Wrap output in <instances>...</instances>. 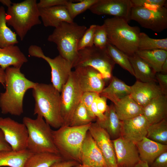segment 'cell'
<instances>
[{
    "label": "cell",
    "instance_id": "15",
    "mask_svg": "<svg viewBox=\"0 0 167 167\" xmlns=\"http://www.w3.org/2000/svg\"><path fill=\"white\" fill-rule=\"evenodd\" d=\"M112 141L118 167H133L141 161L135 143L121 136Z\"/></svg>",
    "mask_w": 167,
    "mask_h": 167
},
{
    "label": "cell",
    "instance_id": "42",
    "mask_svg": "<svg viewBox=\"0 0 167 167\" xmlns=\"http://www.w3.org/2000/svg\"><path fill=\"white\" fill-rule=\"evenodd\" d=\"M156 77L163 94L167 95V74L157 73Z\"/></svg>",
    "mask_w": 167,
    "mask_h": 167
},
{
    "label": "cell",
    "instance_id": "46",
    "mask_svg": "<svg viewBox=\"0 0 167 167\" xmlns=\"http://www.w3.org/2000/svg\"><path fill=\"white\" fill-rule=\"evenodd\" d=\"M97 98H96L92 105L91 110L94 115L96 118V120L98 121H101L104 120L105 116L104 114L101 113L97 108L96 103Z\"/></svg>",
    "mask_w": 167,
    "mask_h": 167
},
{
    "label": "cell",
    "instance_id": "22",
    "mask_svg": "<svg viewBox=\"0 0 167 167\" xmlns=\"http://www.w3.org/2000/svg\"><path fill=\"white\" fill-rule=\"evenodd\" d=\"M28 61L25 55L15 45L0 47V67L5 70L11 66L20 69Z\"/></svg>",
    "mask_w": 167,
    "mask_h": 167
},
{
    "label": "cell",
    "instance_id": "12",
    "mask_svg": "<svg viewBox=\"0 0 167 167\" xmlns=\"http://www.w3.org/2000/svg\"><path fill=\"white\" fill-rule=\"evenodd\" d=\"M0 129L12 150L19 151L27 149L28 133L24 123L9 117H0Z\"/></svg>",
    "mask_w": 167,
    "mask_h": 167
},
{
    "label": "cell",
    "instance_id": "25",
    "mask_svg": "<svg viewBox=\"0 0 167 167\" xmlns=\"http://www.w3.org/2000/svg\"><path fill=\"white\" fill-rule=\"evenodd\" d=\"M113 105L116 113L121 121L143 114V107L138 105L130 95L125 97Z\"/></svg>",
    "mask_w": 167,
    "mask_h": 167
},
{
    "label": "cell",
    "instance_id": "7",
    "mask_svg": "<svg viewBox=\"0 0 167 167\" xmlns=\"http://www.w3.org/2000/svg\"><path fill=\"white\" fill-rule=\"evenodd\" d=\"M23 123L28 133L27 149L32 154L48 152L59 154L54 142L53 130L42 117L37 116L33 119L25 117Z\"/></svg>",
    "mask_w": 167,
    "mask_h": 167
},
{
    "label": "cell",
    "instance_id": "20",
    "mask_svg": "<svg viewBox=\"0 0 167 167\" xmlns=\"http://www.w3.org/2000/svg\"><path fill=\"white\" fill-rule=\"evenodd\" d=\"M40 17L44 26L56 28L63 22H72L66 6L39 8Z\"/></svg>",
    "mask_w": 167,
    "mask_h": 167
},
{
    "label": "cell",
    "instance_id": "45",
    "mask_svg": "<svg viewBox=\"0 0 167 167\" xmlns=\"http://www.w3.org/2000/svg\"><path fill=\"white\" fill-rule=\"evenodd\" d=\"M79 164L74 161L63 160L55 162L50 167H73Z\"/></svg>",
    "mask_w": 167,
    "mask_h": 167
},
{
    "label": "cell",
    "instance_id": "54",
    "mask_svg": "<svg viewBox=\"0 0 167 167\" xmlns=\"http://www.w3.org/2000/svg\"></svg>",
    "mask_w": 167,
    "mask_h": 167
},
{
    "label": "cell",
    "instance_id": "39",
    "mask_svg": "<svg viewBox=\"0 0 167 167\" xmlns=\"http://www.w3.org/2000/svg\"><path fill=\"white\" fill-rule=\"evenodd\" d=\"M100 94L90 92H84L81 99L80 102L85 106L90 115L93 119L96 120V118L94 115L91 110V106L92 103Z\"/></svg>",
    "mask_w": 167,
    "mask_h": 167
},
{
    "label": "cell",
    "instance_id": "2",
    "mask_svg": "<svg viewBox=\"0 0 167 167\" xmlns=\"http://www.w3.org/2000/svg\"><path fill=\"white\" fill-rule=\"evenodd\" d=\"M60 93L52 84L36 83L32 89L35 101L34 114L41 117L56 129L63 125Z\"/></svg>",
    "mask_w": 167,
    "mask_h": 167
},
{
    "label": "cell",
    "instance_id": "40",
    "mask_svg": "<svg viewBox=\"0 0 167 167\" xmlns=\"http://www.w3.org/2000/svg\"><path fill=\"white\" fill-rule=\"evenodd\" d=\"M132 7H161L165 6V0H131Z\"/></svg>",
    "mask_w": 167,
    "mask_h": 167
},
{
    "label": "cell",
    "instance_id": "5",
    "mask_svg": "<svg viewBox=\"0 0 167 167\" xmlns=\"http://www.w3.org/2000/svg\"><path fill=\"white\" fill-rule=\"evenodd\" d=\"M87 29L86 26L74 22H63L55 28L47 39L56 45L59 55L73 66L78 56V43Z\"/></svg>",
    "mask_w": 167,
    "mask_h": 167
},
{
    "label": "cell",
    "instance_id": "11",
    "mask_svg": "<svg viewBox=\"0 0 167 167\" xmlns=\"http://www.w3.org/2000/svg\"><path fill=\"white\" fill-rule=\"evenodd\" d=\"M130 20L137 22L144 28L160 32L167 28V9L165 6H133Z\"/></svg>",
    "mask_w": 167,
    "mask_h": 167
},
{
    "label": "cell",
    "instance_id": "33",
    "mask_svg": "<svg viewBox=\"0 0 167 167\" xmlns=\"http://www.w3.org/2000/svg\"><path fill=\"white\" fill-rule=\"evenodd\" d=\"M106 49L115 64L119 65L134 76V71L127 55L109 43L107 46Z\"/></svg>",
    "mask_w": 167,
    "mask_h": 167
},
{
    "label": "cell",
    "instance_id": "53",
    "mask_svg": "<svg viewBox=\"0 0 167 167\" xmlns=\"http://www.w3.org/2000/svg\"></svg>",
    "mask_w": 167,
    "mask_h": 167
},
{
    "label": "cell",
    "instance_id": "16",
    "mask_svg": "<svg viewBox=\"0 0 167 167\" xmlns=\"http://www.w3.org/2000/svg\"><path fill=\"white\" fill-rule=\"evenodd\" d=\"M81 88L84 92H90L100 94L104 88L105 81L101 74L90 66L75 68Z\"/></svg>",
    "mask_w": 167,
    "mask_h": 167
},
{
    "label": "cell",
    "instance_id": "24",
    "mask_svg": "<svg viewBox=\"0 0 167 167\" xmlns=\"http://www.w3.org/2000/svg\"><path fill=\"white\" fill-rule=\"evenodd\" d=\"M104 114L105 116L104 120L100 121L96 120V121L107 132L112 140L121 137L122 121L116 113L113 104L108 105Z\"/></svg>",
    "mask_w": 167,
    "mask_h": 167
},
{
    "label": "cell",
    "instance_id": "41",
    "mask_svg": "<svg viewBox=\"0 0 167 167\" xmlns=\"http://www.w3.org/2000/svg\"><path fill=\"white\" fill-rule=\"evenodd\" d=\"M70 0H40L37 3L39 8H45L57 6H66Z\"/></svg>",
    "mask_w": 167,
    "mask_h": 167
},
{
    "label": "cell",
    "instance_id": "30",
    "mask_svg": "<svg viewBox=\"0 0 167 167\" xmlns=\"http://www.w3.org/2000/svg\"><path fill=\"white\" fill-rule=\"evenodd\" d=\"M63 160L59 154L48 152L33 154L26 160L24 167H50Z\"/></svg>",
    "mask_w": 167,
    "mask_h": 167
},
{
    "label": "cell",
    "instance_id": "21",
    "mask_svg": "<svg viewBox=\"0 0 167 167\" xmlns=\"http://www.w3.org/2000/svg\"><path fill=\"white\" fill-rule=\"evenodd\" d=\"M143 114L149 125L167 118V95H162L152 100L143 107Z\"/></svg>",
    "mask_w": 167,
    "mask_h": 167
},
{
    "label": "cell",
    "instance_id": "38",
    "mask_svg": "<svg viewBox=\"0 0 167 167\" xmlns=\"http://www.w3.org/2000/svg\"><path fill=\"white\" fill-rule=\"evenodd\" d=\"M96 25L95 24L92 25L89 28L86 30L78 43V51L94 45V35Z\"/></svg>",
    "mask_w": 167,
    "mask_h": 167
},
{
    "label": "cell",
    "instance_id": "29",
    "mask_svg": "<svg viewBox=\"0 0 167 167\" xmlns=\"http://www.w3.org/2000/svg\"><path fill=\"white\" fill-rule=\"evenodd\" d=\"M156 73L161 72V66L167 59V51L161 49L138 50L135 53Z\"/></svg>",
    "mask_w": 167,
    "mask_h": 167
},
{
    "label": "cell",
    "instance_id": "55",
    "mask_svg": "<svg viewBox=\"0 0 167 167\" xmlns=\"http://www.w3.org/2000/svg\"></svg>",
    "mask_w": 167,
    "mask_h": 167
},
{
    "label": "cell",
    "instance_id": "14",
    "mask_svg": "<svg viewBox=\"0 0 167 167\" xmlns=\"http://www.w3.org/2000/svg\"><path fill=\"white\" fill-rule=\"evenodd\" d=\"M88 131L101 152L108 167H118L113 143L107 132L96 121L91 123Z\"/></svg>",
    "mask_w": 167,
    "mask_h": 167
},
{
    "label": "cell",
    "instance_id": "6",
    "mask_svg": "<svg viewBox=\"0 0 167 167\" xmlns=\"http://www.w3.org/2000/svg\"><path fill=\"white\" fill-rule=\"evenodd\" d=\"M6 14L7 25L14 28L21 41L33 27L41 23L36 0L13 3L7 8Z\"/></svg>",
    "mask_w": 167,
    "mask_h": 167
},
{
    "label": "cell",
    "instance_id": "37",
    "mask_svg": "<svg viewBox=\"0 0 167 167\" xmlns=\"http://www.w3.org/2000/svg\"><path fill=\"white\" fill-rule=\"evenodd\" d=\"M107 35L104 25H96L93 38V45L101 49L106 48L109 43Z\"/></svg>",
    "mask_w": 167,
    "mask_h": 167
},
{
    "label": "cell",
    "instance_id": "28",
    "mask_svg": "<svg viewBox=\"0 0 167 167\" xmlns=\"http://www.w3.org/2000/svg\"><path fill=\"white\" fill-rule=\"evenodd\" d=\"M32 154L27 149L0 151V167H24L26 160Z\"/></svg>",
    "mask_w": 167,
    "mask_h": 167
},
{
    "label": "cell",
    "instance_id": "1",
    "mask_svg": "<svg viewBox=\"0 0 167 167\" xmlns=\"http://www.w3.org/2000/svg\"><path fill=\"white\" fill-rule=\"evenodd\" d=\"M6 73L4 92L0 93V108L3 114L20 116L24 112L23 100L27 91L33 89L36 83L27 79L20 69L9 67Z\"/></svg>",
    "mask_w": 167,
    "mask_h": 167
},
{
    "label": "cell",
    "instance_id": "50",
    "mask_svg": "<svg viewBox=\"0 0 167 167\" xmlns=\"http://www.w3.org/2000/svg\"><path fill=\"white\" fill-rule=\"evenodd\" d=\"M161 73L167 74V59H166L163 64L161 68Z\"/></svg>",
    "mask_w": 167,
    "mask_h": 167
},
{
    "label": "cell",
    "instance_id": "36",
    "mask_svg": "<svg viewBox=\"0 0 167 167\" xmlns=\"http://www.w3.org/2000/svg\"><path fill=\"white\" fill-rule=\"evenodd\" d=\"M98 0H78L77 3H73L72 0H70L66 6L71 19H74L79 15L89 8Z\"/></svg>",
    "mask_w": 167,
    "mask_h": 167
},
{
    "label": "cell",
    "instance_id": "18",
    "mask_svg": "<svg viewBox=\"0 0 167 167\" xmlns=\"http://www.w3.org/2000/svg\"><path fill=\"white\" fill-rule=\"evenodd\" d=\"M81 164L91 167H108L103 156L88 131L81 151Z\"/></svg>",
    "mask_w": 167,
    "mask_h": 167
},
{
    "label": "cell",
    "instance_id": "9",
    "mask_svg": "<svg viewBox=\"0 0 167 167\" xmlns=\"http://www.w3.org/2000/svg\"><path fill=\"white\" fill-rule=\"evenodd\" d=\"M28 53L30 56L42 58L47 62L51 69L52 84L60 92L72 71V64L59 55L53 58L45 56L42 48L37 45H30Z\"/></svg>",
    "mask_w": 167,
    "mask_h": 167
},
{
    "label": "cell",
    "instance_id": "23",
    "mask_svg": "<svg viewBox=\"0 0 167 167\" xmlns=\"http://www.w3.org/2000/svg\"><path fill=\"white\" fill-rule=\"evenodd\" d=\"M135 143L140 160L147 162L149 166L160 155L167 151V145L159 143L146 137Z\"/></svg>",
    "mask_w": 167,
    "mask_h": 167
},
{
    "label": "cell",
    "instance_id": "48",
    "mask_svg": "<svg viewBox=\"0 0 167 167\" xmlns=\"http://www.w3.org/2000/svg\"><path fill=\"white\" fill-rule=\"evenodd\" d=\"M6 73L5 70L0 67V83L5 88Z\"/></svg>",
    "mask_w": 167,
    "mask_h": 167
},
{
    "label": "cell",
    "instance_id": "26",
    "mask_svg": "<svg viewBox=\"0 0 167 167\" xmlns=\"http://www.w3.org/2000/svg\"><path fill=\"white\" fill-rule=\"evenodd\" d=\"M109 85L100 94L116 103L125 97L130 95L131 86L115 76H113Z\"/></svg>",
    "mask_w": 167,
    "mask_h": 167
},
{
    "label": "cell",
    "instance_id": "32",
    "mask_svg": "<svg viewBox=\"0 0 167 167\" xmlns=\"http://www.w3.org/2000/svg\"><path fill=\"white\" fill-rule=\"evenodd\" d=\"M159 143L167 145V119L149 125L146 136Z\"/></svg>",
    "mask_w": 167,
    "mask_h": 167
},
{
    "label": "cell",
    "instance_id": "35",
    "mask_svg": "<svg viewBox=\"0 0 167 167\" xmlns=\"http://www.w3.org/2000/svg\"><path fill=\"white\" fill-rule=\"evenodd\" d=\"M96 120L90 115L84 105L80 102L74 113L69 126H76L85 125Z\"/></svg>",
    "mask_w": 167,
    "mask_h": 167
},
{
    "label": "cell",
    "instance_id": "49",
    "mask_svg": "<svg viewBox=\"0 0 167 167\" xmlns=\"http://www.w3.org/2000/svg\"><path fill=\"white\" fill-rule=\"evenodd\" d=\"M133 167H150V166L147 162L140 161Z\"/></svg>",
    "mask_w": 167,
    "mask_h": 167
},
{
    "label": "cell",
    "instance_id": "4",
    "mask_svg": "<svg viewBox=\"0 0 167 167\" xmlns=\"http://www.w3.org/2000/svg\"><path fill=\"white\" fill-rule=\"evenodd\" d=\"M91 124L76 126H62L52 130L54 143L63 160L74 161L81 164L82 145Z\"/></svg>",
    "mask_w": 167,
    "mask_h": 167
},
{
    "label": "cell",
    "instance_id": "44",
    "mask_svg": "<svg viewBox=\"0 0 167 167\" xmlns=\"http://www.w3.org/2000/svg\"><path fill=\"white\" fill-rule=\"evenodd\" d=\"M107 98L105 97L100 95L96 98V103L98 110L102 113H104L107 108Z\"/></svg>",
    "mask_w": 167,
    "mask_h": 167
},
{
    "label": "cell",
    "instance_id": "52",
    "mask_svg": "<svg viewBox=\"0 0 167 167\" xmlns=\"http://www.w3.org/2000/svg\"><path fill=\"white\" fill-rule=\"evenodd\" d=\"M74 167H91L84 165L81 164H79Z\"/></svg>",
    "mask_w": 167,
    "mask_h": 167
},
{
    "label": "cell",
    "instance_id": "10",
    "mask_svg": "<svg viewBox=\"0 0 167 167\" xmlns=\"http://www.w3.org/2000/svg\"><path fill=\"white\" fill-rule=\"evenodd\" d=\"M60 92L61 111L63 121L62 126H69L74 113L80 102L84 92L74 71L71 72Z\"/></svg>",
    "mask_w": 167,
    "mask_h": 167
},
{
    "label": "cell",
    "instance_id": "19",
    "mask_svg": "<svg viewBox=\"0 0 167 167\" xmlns=\"http://www.w3.org/2000/svg\"><path fill=\"white\" fill-rule=\"evenodd\" d=\"M157 83L137 80L131 86L130 95L138 105L144 107L154 98L163 95Z\"/></svg>",
    "mask_w": 167,
    "mask_h": 167
},
{
    "label": "cell",
    "instance_id": "17",
    "mask_svg": "<svg viewBox=\"0 0 167 167\" xmlns=\"http://www.w3.org/2000/svg\"><path fill=\"white\" fill-rule=\"evenodd\" d=\"M149 124L142 114L122 121L121 136L135 143L146 137Z\"/></svg>",
    "mask_w": 167,
    "mask_h": 167
},
{
    "label": "cell",
    "instance_id": "27",
    "mask_svg": "<svg viewBox=\"0 0 167 167\" xmlns=\"http://www.w3.org/2000/svg\"><path fill=\"white\" fill-rule=\"evenodd\" d=\"M128 57L137 80L144 83H157L156 73L141 58L135 53Z\"/></svg>",
    "mask_w": 167,
    "mask_h": 167
},
{
    "label": "cell",
    "instance_id": "51",
    "mask_svg": "<svg viewBox=\"0 0 167 167\" xmlns=\"http://www.w3.org/2000/svg\"><path fill=\"white\" fill-rule=\"evenodd\" d=\"M0 2L6 6L7 8L10 7L13 3L10 0H0Z\"/></svg>",
    "mask_w": 167,
    "mask_h": 167
},
{
    "label": "cell",
    "instance_id": "3",
    "mask_svg": "<svg viewBox=\"0 0 167 167\" xmlns=\"http://www.w3.org/2000/svg\"><path fill=\"white\" fill-rule=\"evenodd\" d=\"M109 43L128 56L138 50L139 28L131 26L125 19L117 17L108 18L104 21Z\"/></svg>",
    "mask_w": 167,
    "mask_h": 167
},
{
    "label": "cell",
    "instance_id": "43",
    "mask_svg": "<svg viewBox=\"0 0 167 167\" xmlns=\"http://www.w3.org/2000/svg\"><path fill=\"white\" fill-rule=\"evenodd\" d=\"M150 165V167H167V151L160 155Z\"/></svg>",
    "mask_w": 167,
    "mask_h": 167
},
{
    "label": "cell",
    "instance_id": "8",
    "mask_svg": "<svg viewBox=\"0 0 167 167\" xmlns=\"http://www.w3.org/2000/svg\"><path fill=\"white\" fill-rule=\"evenodd\" d=\"M115 64L106 48L101 49L93 45L78 51V57L73 67L91 66L101 74L105 81L110 80L113 76Z\"/></svg>",
    "mask_w": 167,
    "mask_h": 167
},
{
    "label": "cell",
    "instance_id": "13",
    "mask_svg": "<svg viewBox=\"0 0 167 167\" xmlns=\"http://www.w3.org/2000/svg\"><path fill=\"white\" fill-rule=\"evenodd\" d=\"M132 7L131 0H98L89 10L95 14L112 15L128 22Z\"/></svg>",
    "mask_w": 167,
    "mask_h": 167
},
{
    "label": "cell",
    "instance_id": "34",
    "mask_svg": "<svg viewBox=\"0 0 167 167\" xmlns=\"http://www.w3.org/2000/svg\"><path fill=\"white\" fill-rule=\"evenodd\" d=\"M161 49L167 51V38L156 39L150 37L144 32L139 36L138 50H152Z\"/></svg>",
    "mask_w": 167,
    "mask_h": 167
},
{
    "label": "cell",
    "instance_id": "31",
    "mask_svg": "<svg viewBox=\"0 0 167 167\" xmlns=\"http://www.w3.org/2000/svg\"><path fill=\"white\" fill-rule=\"evenodd\" d=\"M5 8L0 6V47L15 45L19 41L16 34L8 27Z\"/></svg>",
    "mask_w": 167,
    "mask_h": 167
},
{
    "label": "cell",
    "instance_id": "47",
    "mask_svg": "<svg viewBox=\"0 0 167 167\" xmlns=\"http://www.w3.org/2000/svg\"><path fill=\"white\" fill-rule=\"evenodd\" d=\"M11 150V146L6 140L2 131L0 129V151Z\"/></svg>",
    "mask_w": 167,
    "mask_h": 167
}]
</instances>
